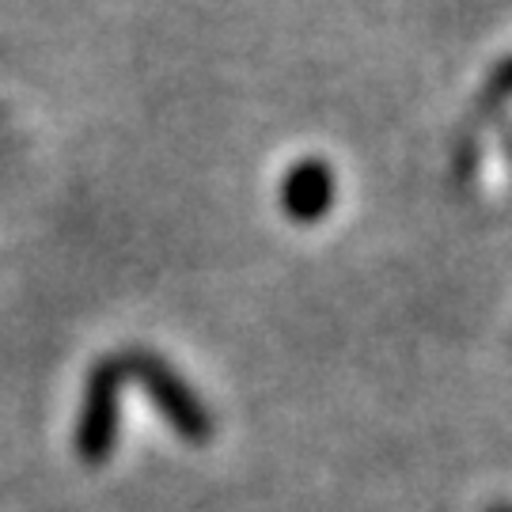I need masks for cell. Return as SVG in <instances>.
Instances as JSON below:
<instances>
[{"label": "cell", "instance_id": "obj_1", "mask_svg": "<svg viewBox=\"0 0 512 512\" xmlns=\"http://www.w3.org/2000/svg\"><path fill=\"white\" fill-rule=\"evenodd\" d=\"M126 376H133L137 384L145 387V395L152 406L167 418V425L186 440V444H209L213 437V414L205 410L198 399V391L186 384L175 368L167 365L164 357L148 353V349H129L118 357Z\"/></svg>", "mask_w": 512, "mask_h": 512}, {"label": "cell", "instance_id": "obj_2", "mask_svg": "<svg viewBox=\"0 0 512 512\" xmlns=\"http://www.w3.org/2000/svg\"><path fill=\"white\" fill-rule=\"evenodd\" d=\"M126 368L118 357L99 361L84 387V410L76 425V456L88 467H103L118 444V399H122Z\"/></svg>", "mask_w": 512, "mask_h": 512}, {"label": "cell", "instance_id": "obj_3", "mask_svg": "<svg viewBox=\"0 0 512 512\" xmlns=\"http://www.w3.org/2000/svg\"><path fill=\"white\" fill-rule=\"evenodd\" d=\"M334 171L323 160H300L281 179V209L296 224H319L334 205Z\"/></svg>", "mask_w": 512, "mask_h": 512}, {"label": "cell", "instance_id": "obj_4", "mask_svg": "<svg viewBox=\"0 0 512 512\" xmlns=\"http://www.w3.org/2000/svg\"><path fill=\"white\" fill-rule=\"evenodd\" d=\"M486 95H490V99H509L512 95V57H505L494 73H490V80H486Z\"/></svg>", "mask_w": 512, "mask_h": 512}, {"label": "cell", "instance_id": "obj_5", "mask_svg": "<svg viewBox=\"0 0 512 512\" xmlns=\"http://www.w3.org/2000/svg\"><path fill=\"white\" fill-rule=\"evenodd\" d=\"M490 512H512V505H497V509H490Z\"/></svg>", "mask_w": 512, "mask_h": 512}]
</instances>
